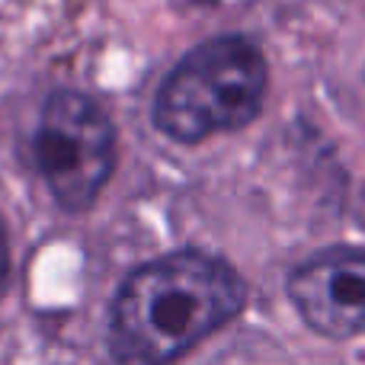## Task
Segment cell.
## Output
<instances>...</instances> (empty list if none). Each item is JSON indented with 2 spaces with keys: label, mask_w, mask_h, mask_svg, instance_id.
Returning a JSON list of instances; mask_svg holds the SVG:
<instances>
[{
  "label": "cell",
  "mask_w": 365,
  "mask_h": 365,
  "mask_svg": "<svg viewBox=\"0 0 365 365\" xmlns=\"http://www.w3.org/2000/svg\"><path fill=\"white\" fill-rule=\"evenodd\" d=\"M36 160L64 212H87L115 167V128L100 103L77 90L48 96L36 128Z\"/></svg>",
  "instance_id": "cell-3"
},
{
  "label": "cell",
  "mask_w": 365,
  "mask_h": 365,
  "mask_svg": "<svg viewBox=\"0 0 365 365\" xmlns=\"http://www.w3.org/2000/svg\"><path fill=\"white\" fill-rule=\"evenodd\" d=\"M6 276H10V240H6V227L0 221V292L6 285Z\"/></svg>",
  "instance_id": "cell-5"
},
{
  "label": "cell",
  "mask_w": 365,
  "mask_h": 365,
  "mask_svg": "<svg viewBox=\"0 0 365 365\" xmlns=\"http://www.w3.org/2000/svg\"><path fill=\"white\" fill-rule=\"evenodd\" d=\"M269 68L257 42L244 36L208 38L160 83L154 125L180 145L250 125L266 103Z\"/></svg>",
  "instance_id": "cell-2"
},
{
  "label": "cell",
  "mask_w": 365,
  "mask_h": 365,
  "mask_svg": "<svg viewBox=\"0 0 365 365\" xmlns=\"http://www.w3.org/2000/svg\"><path fill=\"white\" fill-rule=\"evenodd\" d=\"M247 304L231 263L199 250L167 253L122 282L109 311V353L119 365H173Z\"/></svg>",
  "instance_id": "cell-1"
},
{
  "label": "cell",
  "mask_w": 365,
  "mask_h": 365,
  "mask_svg": "<svg viewBox=\"0 0 365 365\" xmlns=\"http://www.w3.org/2000/svg\"><path fill=\"white\" fill-rule=\"evenodd\" d=\"M289 298L298 317L327 340L365 334V250L327 247L295 266Z\"/></svg>",
  "instance_id": "cell-4"
}]
</instances>
